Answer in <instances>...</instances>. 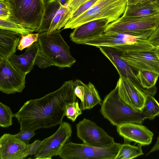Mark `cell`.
Wrapping results in <instances>:
<instances>
[{
	"mask_svg": "<svg viewBox=\"0 0 159 159\" xmlns=\"http://www.w3.org/2000/svg\"><path fill=\"white\" fill-rule=\"evenodd\" d=\"M60 4L63 6H67L70 0H58Z\"/></svg>",
	"mask_w": 159,
	"mask_h": 159,
	"instance_id": "40",
	"label": "cell"
},
{
	"mask_svg": "<svg viewBox=\"0 0 159 159\" xmlns=\"http://www.w3.org/2000/svg\"><path fill=\"white\" fill-rule=\"evenodd\" d=\"M98 0H89L83 3L72 14L68 21L73 20L84 13L91 8Z\"/></svg>",
	"mask_w": 159,
	"mask_h": 159,
	"instance_id": "31",
	"label": "cell"
},
{
	"mask_svg": "<svg viewBox=\"0 0 159 159\" xmlns=\"http://www.w3.org/2000/svg\"><path fill=\"white\" fill-rule=\"evenodd\" d=\"M39 50V43L36 42L27 48L24 54L18 55L15 53L8 59L17 70L22 74L26 75L33 69L36 58Z\"/></svg>",
	"mask_w": 159,
	"mask_h": 159,
	"instance_id": "18",
	"label": "cell"
},
{
	"mask_svg": "<svg viewBox=\"0 0 159 159\" xmlns=\"http://www.w3.org/2000/svg\"><path fill=\"white\" fill-rule=\"evenodd\" d=\"M13 114L11 108L0 102V126L4 128L8 127L12 125V118Z\"/></svg>",
	"mask_w": 159,
	"mask_h": 159,
	"instance_id": "28",
	"label": "cell"
},
{
	"mask_svg": "<svg viewBox=\"0 0 159 159\" xmlns=\"http://www.w3.org/2000/svg\"><path fill=\"white\" fill-rule=\"evenodd\" d=\"M26 75L22 74L8 58L0 57V91L7 94L21 93L25 87Z\"/></svg>",
	"mask_w": 159,
	"mask_h": 159,
	"instance_id": "10",
	"label": "cell"
},
{
	"mask_svg": "<svg viewBox=\"0 0 159 159\" xmlns=\"http://www.w3.org/2000/svg\"><path fill=\"white\" fill-rule=\"evenodd\" d=\"M159 26V14L139 18L121 16L109 23L104 32L126 33L147 40Z\"/></svg>",
	"mask_w": 159,
	"mask_h": 159,
	"instance_id": "6",
	"label": "cell"
},
{
	"mask_svg": "<svg viewBox=\"0 0 159 159\" xmlns=\"http://www.w3.org/2000/svg\"><path fill=\"white\" fill-rule=\"evenodd\" d=\"M116 51L121 57L136 72L139 70H145L159 74V59L155 49L140 51Z\"/></svg>",
	"mask_w": 159,
	"mask_h": 159,
	"instance_id": "11",
	"label": "cell"
},
{
	"mask_svg": "<svg viewBox=\"0 0 159 159\" xmlns=\"http://www.w3.org/2000/svg\"><path fill=\"white\" fill-rule=\"evenodd\" d=\"M44 14L38 33L48 31L53 19L61 6L58 0H44Z\"/></svg>",
	"mask_w": 159,
	"mask_h": 159,
	"instance_id": "21",
	"label": "cell"
},
{
	"mask_svg": "<svg viewBox=\"0 0 159 159\" xmlns=\"http://www.w3.org/2000/svg\"><path fill=\"white\" fill-rule=\"evenodd\" d=\"M72 0H69V2H70L71 1H72ZM69 2H68V3H69Z\"/></svg>",
	"mask_w": 159,
	"mask_h": 159,
	"instance_id": "43",
	"label": "cell"
},
{
	"mask_svg": "<svg viewBox=\"0 0 159 159\" xmlns=\"http://www.w3.org/2000/svg\"><path fill=\"white\" fill-rule=\"evenodd\" d=\"M143 154L141 146H135L124 143L121 144L115 159H131Z\"/></svg>",
	"mask_w": 159,
	"mask_h": 159,
	"instance_id": "26",
	"label": "cell"
},
{
	"mask_svg": "<svg viewBox=\"0 0 159 159\" xmlns=\"http://www.w3.org/2000/svg\"><path fill=\"white\" fill-rule=\"evenodd\" d=\"M153 4L159 10V0H152Z\"/></svg>",
	"mask_w": 159,
	"mask_h": 159,
	"instance_id": "41",
	"label": "cell"
},
{
	"mask_svg": "<svg viewBox=\"0 0 159 159\" xmlns=\"http://www.w3.org/2000/svg\"><path fill=\"white\" fill-rule=\"evenodd\" d=\"M77 101L69 103L66 104L65 109V115L68 118L74 122L77 117L82 113Z\"/></svg>",
	"mask_w": 159,
	"mask_h": 159,
	"instance_id": "29",
	"label": "cell"
},
{
	"mask_svg": "<svg viewBox=\"0 0 159 159\" xmlns=\"http://www.w3.org/2000/svg\"><path fill=\"white\" fill-rule=\"evenodd\" d=\"M152 0H126L127 5H132Z\"/></svg>",
	"mask_w": 159,
	"mask_h": 159,
	"instance_id": "39",
	"label": "cell"
},
{
	"mask_svg": "<svg viewBox=\"0 0 159 159\" xmlns=\"http://www.w3.org/2000/svg\"><path fill=\"white\" fill-rule=\"evenodd\" d=\"M0 29L13 32L21 36L26 35L34 31L33 30L27 28L8 19H0Z\"/></svg>",
	"mask_w": 159,
	"mask_h": 159,
	"instance_id": "27",
	"label": "cell"
},
{
	"mask_svg": "<svg viewBox=\"0 0 159 159\" xmlns=\"http://www.w3.org/2000/svg\"><path fill=\"white\" fill-rule=\"evenodd\" d=\"M154 48L159 47V26L147 40Z\"/></svg>",
	"mask_w": 159,
	"mask_h": 159,
	"instance_id": "36",
	"label": "cell"
},
{
	"mask_svg": "<svg viewBox=\"0 0 159 159\" xmlns=\"http://www.w3.org/2000/svg\"><path fill=\"white\" fill-rule=\"evenodd\" d=\"M84 86V100L80 104L82 110L91 109L102 101L98 91L93 84L89 82L87 84H85Z\"/></svg>",
	"mask_w": 159,
	"mask_h": 159,
	"instance_id": "22",
	"label": "cell"
},
{
	"mask_svg": "<svg viewBox=\"0 0 159 159\" xmlns=\"http://www.w3.org/2000/svg\"><path fill=\"white\" fill-rule=\"evenodd\" d=\"M156 53L159 59V47L156 48L155 49Z\"/></svg>",
	"mask_w": 159,
	"mask_h": 159,
	"instance_id": "42",
	"label": "cell"
},
{
	"mask_svg": "<svg viewBox=\"0 0 159 159\" xmlns=\"http://www.w3.org/2000/svg\"><path fill=\"white\" fill-rule=\"evenodd\" d=\"M117 82L119 95L125 103L141 111L146 99L145 91L120 75Z\"/></svg>",
	"mask_w": 159,
	"mask_h": 159,
	"instance_id": "13",
	"label": "cell"
},
{
	"mask_svg": "<svg viewBox=\"0 0 159 159\" xmlns=\"http://www.w3.org/2000/svg\"><path fill=\"white\" fill-rule=\"evenodd\" d=\"M100 111L104 118L116 126L127 123L142 124L145 119L141 111L134 108L120 98L117 85L105 97Z\"/></svg>",
	"mask_w": 159,
	"mask_h": 159,
	"instance_id": "2",
	"label": "cell"
},
{
	"mask_svg": "<svg viewBox=\"0 0 159 159\" xmlns=\"http://www.w3.org/2000/svg\"><path fill=\"white\" fill-rule=\"evenodd\" d=\"M127 5L126 0H98L84 13L68 21L64 29H74L85 23L101 19H107L110 23L123 15Z\"/></svg>",
	"mask_w": 159,
	"mask_h": 159,
	"instance_id": "5",
	"label": "cell"
},
{
	"mask_svg": "<svg viewBox=\"0 0 159 159\" xmlns=\"http://www.w3.org/2000/svg\"><path fill=\"white\" fill-rule=\"evenodd\" d=\"M97 47L112 63L119 75L128 80L145 91L139 83L136 76V71L121 57L116 51L109 47L100 46Z\"/></svg>",
	"mask_w": 159,
	"mask_h": 159,
	"instance_id": "16",
	"label": "cell"
},
{
	"mask_svg": "<svg viewBox=\"0 0 159 159\" xmlns=\"http://www.w3.org/2000/svg\"><path fill=\"white\" fill-rule=\"evenodd\" d=\"M159 14V10L152 0L132 5H127L125 11L122 16L130 18L143 17Z\"/></svg>",
	"mask_w": 159,
	"mask_h": 159,
	"instance_id": "20",
	"label": "cell"
},
{
	"mask_svg": "<svg viewBox=\"0 0 159 159\" xmlns=\"http://www.w3.org/2000/svg\"><path fill=\"white\" fill-rule=\"evenodd\" d=\"M85 84L79 80L73 81L75 93L77 97L82 102L84 100L85 93Z\"/></svg>",
	"mask_w": 159,
	"mask_h": 159,
	"instance_id": "33",
	"label": "cell"
},
{
	"mask_svg": "<svg viewBox=\"0 0 159 159\" xmlns=\"http://www.w3.org/2000/svg\"><path fill=\"white\" fill-rule=\"evenodd\" d=\"M110 23L106 19L91 20L74 29L70 34V40L78 44L98 36L104 32L107 25Z\"/></svg>",
	"mask_w": 159,
	"mask_h": 159,
	"instance_id": "15",
	"label": "cell"
},
{
	"mask_svg": "<svg viewBox=\"0 0 159 159\" xmlns=\"http://www.w3.org/2000/svg\"><path fill=\"white\" fill-rule=\"evenodd\" d=\"M76 100L73 81L69 80L40 98L27 101L13 116L20 124V131L56 126L63 122L66 104Z\"/></svg>",
	"mask_w": 159,
	"mask_h": 159,
	"instance_id": "1",
	"label": "cell"
},
{
	"mask_svg": "<svg viewBox=\"0 0 159 159\" xmlns=\"http://www.w3.org/2000/svg\"><path fill=\"white\" fill-rule=\"evenodd\" d=\"M136 76L142 87L143 89H147V90L155 86L159 74L151 71L142 70L137 72Z\"/></svg>",
	"mask_w": 159,
	"mask_h": 159,
	"instance_id": "25",
	"label": "cell"
},
{
	"mask_svg": "<svg viewBox=\"0 0 159 159\" xmlns=\"http://www.w3.org/2000/svg\"><path fill=\"white\" fill-rule=\"evenodd\" d=\"M27 145L15 134H4L0 138V159L25 158Z\"/></svg>",
	"mask_w": 159,
	"mask_h": 159,
	"instance_id": "17",
	"label": "cell"
},
{
	"mask_svg": "<svg viewBox=\"0 0 159 159\" xmlns=\"http://www.w3.org/2000/svg\"><path fill=\"white\" fill-rule=\"evenodd\" d=\"M21 36L13 32L0 29V57L8 58L15 54Z\"/></svg>",
	"mask_w": 159,
	"mask_h": 159,
	"instance_id": "19",
	"label": "cell"
},
{
	"mask_svg": "<svg viewBox=\"0 0 159 159\" xmlns=\"http://www.w3.org/2000/svg\"><path fill=\"white\" fill-rule=\"evenodd\" d=\"M148 43L145 40L131 34L113 32H104L100 35L85 41L82 44L96 47L115 46Z\"/></svg>",
	"mask_w": 159,
	"mask_h": 159,
	"instance_id": "12",
	"label": "cell"
},
{
	"mask_svg": "<svg viewBox=\"0 0 159 159\" xmlns=\"http://www.w3.org/2000/svg\"><path fill=\"white\" fill-rule=\"evenodd\" d=\"M117 127V131L125 141L133 142L141 146L149 145L152 142L153 134L141 124L127 123Z\"/></svg>",
	"mask_w": 159,
	"mask_h": 159,
	"instance_id": "14",
	"label": "cell"
},
{
	"mask_svg": "<svg viewBox=\"0 0 159 159\" xmlns=\"http://www.w3.org/2000/svg\"><path fill=\"white\" fill-rule=\"evenodd\" d=\"M121 145L115 142L98 147L69 142L64 145L58 155L64 159H115Z\"/></svg>",
	"mask_w": 159,
	"mask_h": 159,
	"instance_id": "7",
	"label": "cell"
},
{
	"mask_svg": "<svg viewBox=\"0 0 159 159\" xmlns=\"http://www.w3.org/2000/svg\"><path fill=\"white\" fill-rule=\"evenodd\" d=\"M38 42L40 51L53 66L60 68L70 67L76 62L70 53V47L59 30H54L49 34L47 31L39 33Z\"/></svg>",
	"mask_w": 159,
	"mask_h": 159,
	"instance_id": "4",
	"label": "cell"
},
{
	"mask_svg": "<svg viewBox=\"0 0 159 159\" xmlns=\"http://www.w3.org/2000/svg\"><path fill=\"white\" fill-rule=\"evenodd\" d=\"M42 141L37 139L31 144L27 145L25 154V158L29 155H35L39 150L42 145Z\"/></svg>",
	"mask_w": 159,
	"mask_h": 159,
	"instance_id": "34",
	"label": "cell"
},
{
	"mask_svg": "<svg viewBox=\"0 0 159 159\" xmlns=\"http://www.w3.org/2000/svg\"><path fill=\"white\" fill-rule=\"evenodd\" d=\"M71 13L67 6H61L53 19L47 34L51 33L55 30H59L64 28L70 18Z\"/></svg>",
	"mask_w": 159,
	"mask_h": 159,
	"instance_id": "23",
	"label": "cell"
},
{
	"mask_svg": "<svg viewBox=\"0 0 159 159\" xmlns=\"http://www.w3.org/2000/svg\"><path fill=\"white\" fill-rule=\"evenodd\" d=\"M89 0H73L69 2L67 7L72 14L81 4Z\"/></svg>",
	"mask_w": 159,
	"mask_h": 159,
	"instance_id": "37",
	"label": "cell"
},
{
	"mask_svg": "<svg viewBox=\"0 0 159 159\" xmlns=\"http://www.w3.org/2000/svg\"><path fill=\"white\" fill-rule=\"evenodd\" d=\"M39 33L28 34L22 35L20 40L17 49L22 51L25 48H27L31 46L34 43L38 41Z\"/></svg>",
	"mask_w": 159,
	"mask_h": 159,
	"instance_id": "30",
	"label": "cell"
},
{
	"mask_svg": "<svg viewBox=\"0 0 159 159\" xmlns=\"http://www.w3.org/2000/svg\"><path fill=\"white\" fill-rule=\"evenodd\" d=\"M158 150H159V136L157 137L156 143L150 151L148 153L147 155Z\"/></svg>",
	"mask_w": 159,
	"mask_h": 159,
	"instance_id": "38",
	"label": "cell"
},
{
	"mask_svg": "<svg viewBox=\"0 0 159 159\" xmlns=\"http://www.w3.org/2000/svg\"><path fill=\"white\" fill-rule=\"evenodd\" d=\"M72 133V127L69 123L62 122L57 130L52 135L42 141L41 146L34 158L50 159L58 154L68 141Z\"/></svg>",
	"mask_w": 159,
	"mask_h": 159,
	"instance_id": "9",
	"label": "cell"
},
{
	"mask_svg": "<svg viewBox=\"0 0 159 159\" xmlns=\"http://www.w3.org/2000/svg\"><path fill=\"white\" fill-rule=\"evenodd\" d=\"M145 93V100L141 111L145 119L153 120L159 115V103L152 95L147 91Z\"/></svg>",
	"mask_w": 159,
	"mask_h": 159,
	"instance_id": "24",
	"label": "cell"
},
{
	"mask_svg": "<svg viewBox=\"0 0 159 159\" xmlns=\"http://www.w3.org/2000/svg\"><path fill=\"white\" fill-rule=\"evenodd\" d=\"M9 12L8 19L38 32L45 10L44 0H3Z\"/></svg>",
	"mask_w": 159,
	"mask_h": 159,
	"instance_id": "3",
	"label": "cell"
},
{
	"mask_svg": "<svg viewBox=\"0 0 159 159\" xmlns=\"http://www.w3.org/2000/svg\"><path fill=\"white\" fill-rule=\"evenodd\" d=\"M36 133L34 131H20L15 136L26 145L29 144L30 139L34 136Z\"/></svg>",
	"mask_w": 159,
	"mask_h": 159,
	"instance_id": "35",
	"label": "cell"
},
{
	"mask_svg": "<svg viewBox=\"0 0 159 159\" xmlns=\"http://www.w3.org/2000/svg\"><path fill=\"white\" fill-rule=\"evenodd\" d=\"M34 64L42 69L53 66L50 60L42 53L40 50L36 58Z\"/></svg>",
	"mask_w": 159,
	"mask_h": 159,
	"instance_id": "32",
	"label": "cell"
},
{
	"mask_svg": "<svg viewBox=\"0 0 159 159\" xmlns=\"http://www.w3.org/2000/svg\"><path fill=\"white\" fill-rule=\"evenodd\" d=\"M77 135L84 144L98 147L115 143L114 138L91 120L84 118L76 125Z\"/></svg>",
	"mask_w": 159,
	"mask_h": 159,
	"instance_id": "8",
	"label": "cell"
}]
</instances>
